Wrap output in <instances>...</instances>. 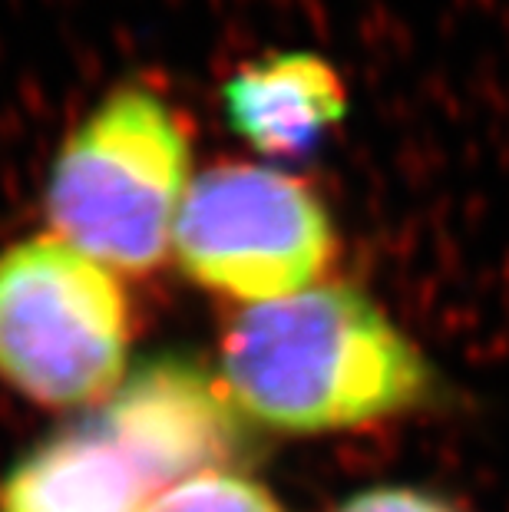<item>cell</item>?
Here are the masks:
<instances>
[{
    "mask_svg": "<svg viewBox=\"0 0 509 512\" xmlns=\"http://www.w3.org/2000/svg\"><path fill=\"white\" fill-rule=\"evenodd\" d=\"M222 384L248 417L308 437L404 417L433 374L371 294L321 281L242 308L222 337Z\"/></svg>",
    "mask_w": 509,
    "mask_h": 512,
    "instance_id": "6da1fadb",
    "label": "cell"
},
{
    "mask_svg": "<svg viewBox=\"0 0 509 512\" xmlns=\"http://www.w3.org/2000/svg\"><path fill=\"white\" fill-rule=\"evenodd\" d=\"M189 159L182 116L146 86H123L83 119L53 162V235L103 268L146 275L172 248L192 182Z\"/></svg>",
    "mask_w": 509,
    "mask_h": 512,
    "instance_id": "7a4b0ae2",
    "label": "cell"
},
{
    "mask_svg": "<svg viewBox=\"0 0 509 512\" xmlns=\"http://www.w3.org/2000/svg\"><path fill=\"white\" fill-rule=\"evenodd\" d=\"M129 301L57 235L0 255V377L43 407L106 400L126 377Z\"/></svg>",
    "mask_w": 509,
    "mask_h": 512,
    "instance_id": "3957f363",
    "label": "cell"
},
{
    "mask_svg": "<svg viewBox=\"0 0 509 512\" xmlns=\"http://www.w3.org/2000/svg\"><path fill=\"white\" fill-rule=\"evenodd\" d=\"M172 248L199 288L248 308L321 285L338 232L305 179L258 162H215L189 182Z\"/></svg>",
    "mask_w": 509,
    "mask_h": 512,
    "instance_id": "277c9868",
    "label": "cell"
},
{
    "mask_svg": "<svg viewBox=\"0 0 509 512\" xmlns=\"http://www.w3.org/2000/svg\"><path fill=\"white\" fill-rule=\"evenodd\" d=\"M229 390L186 357H156L100 403L90 427L133 466L149 493L186 483L192 476L229 470L242 450Z\"/></svg>",
    "mask_w": 509,
    "mask_h": 512,
    "instance_id": "5b68a950",
    "label": "cell"
},
{
    "mask_svg": "<svg viewBox=\"0 0 509 512\" xmlns=\"http://www.w3.org/2000/svg\"><path fill=\"white\" fill-rule=\"evenodd\" d=\"M222 110L232 133L255 152L305 159L348 116V86L318 53H268L225 80Z\"/></svg>",
    "mask_w": 509,
    "mask_h": 512,
    "instance_id": "8992f818",
    "label": "cell"
},
{
    "mask_svg": "<svg viewBox=\"0 0 509 512\" xmlns=\"http://www.w3.org/2000/svg\"><path fill=\"white\" fill-rule=\"evenodd\" d=\"M153 499L90 423L37 446L0 486V512H146Z\"/></svg>",
    "mask_w": 509,
    "mask_h": 512,
    "instance_id": "52a82bcc",
    "label": "cell"
},
{
    "mask_svg": "<svg viewBox=\"0 0 509 512\" xmlns=\"http://www.w3.org/2000/svg\"><path fill=\"white\" fill-rule=\"evenodd\" d=\"M146 512H285L272 489L232 470L192 476L166 489Z\"/></svg>",
    "mask_w": 509,
    "mask_h": 512,
    "instance_id": "ba28073f",
    "label": "cell"
},
{
    "mask_svg": "<svg viewBox=\"0 0 509 512\" xmlns=\"http://www.w3.org/2000/svg\"><path fill=\"white\" fill-rule=\"evenodd\" d=\"M334 512H463V509L453 506L450 499L417 486H374L344 499Z\"/></svg>",
    "mask_w": 509,
    "mask_h": 512,
    "instance_id": "9c48e42d",
    "label": "cell"
}]
</instances>
